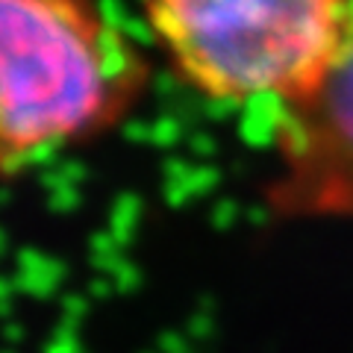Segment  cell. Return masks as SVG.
<instances>
[{
  "label": "cell",
  "instance_id": "6da1fadb",
  "mask_svg": "<svg viewBox=\"0 0 353 353\" xmlns=\"http://www.w3.org/2000/svg\"><path fill=\"white\" fill-rule=\"evenodd\" d=\"M148 80L97 0H0V176L109 132Z\"/></svg>",
  "mask_w": 353,
  "mask_h": 353
},
{
  "label": "cell",
  "instance_id": "7a4b0ae2",
  "mask_svg": "<svg viewBox=\"0 0 353 353\" xmlns=\"http://www.w3.org/2000/svg\"><path fill=\"white\" fill-rule=\"evenodd\" d=\"M174 74L221 103H292L333 53L347 0H141Z\"/></svg>",
  "mask_w": 353,
  "mask_h": 353
},
{
  "label": "cell",
  "instance_id": "3957f363",
  "mask_svg": "<svg viewBox=\"0 0 353 353\" xmlns=\"http://www.w3.org/2000/svg\"><path fill=\"white\" fill-rule=\"evenodd\" d=\"M274 148L268 203L280 218H353V0L324 71L280 106Z\"/></svg>",
  "mask_w": 353,
  "mask_h": 353
}]
</instances>
